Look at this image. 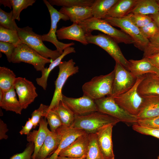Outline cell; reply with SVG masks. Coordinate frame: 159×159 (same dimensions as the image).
<instances>
[{
	"label": "cell",
	"instance_id": "27",
	"mask_svg": "<svg viewBox=\"0 0 159 159\" xmlns=\"http://www.w3.org/2000/svg\"><path fill=\"white\" fill-rule=\"evenodd\" d=\"M75 48L68 47L66 48L62 54L58 57L53 61L48 67H45L42 72V76L36 79L37 84L41 87L44 90H46L47 86V81L49 74L51 71L56 67L58 66L62 62V60L68 54L75 53Z\"/></svg>",
	"mask_w": 159,
	"mask_h": 159
},
{
	"label": "cell",
	"instance_id": "31",
	"mask_svg": "<svg viewBox=\"0 0 159 159\" xmlns=\"http://www.w3.org/2000/svg\"><path fill=\"white\" fill-rule=\"evenodd\" d=\"M52 110L58 115L63 125L67 127L72 126L74 121L75 115L62 100Z\"/></svg>",
	"mask_w": 159,
	"mask_h": 159
},
{
	"label": "cell",
	"instance_id": "28",
	"mask_svg": "<svg viewBox=\"0 0 159 159\" xmlns=\"http://www.w3.org/2000/svg\"><path fill=\"white\" fill-rule=\"evenodd\" d=\"M118 0H95L91 6L93 17L104 19L112 6Z\"/></svg>",
	"mask_w": 159,
	"mask_h": 159
},
{
	"label": "cell",
	"instance_id": "41",
	"mask_svg": "<svg viewBox=\"0 0 159 159\" xmlns=\"http://www.w3.org/2000/svg\"><path fill=\"white\" fill-rule=\"evenodd\" d=\"M139 29L143 35L148 39L154 37L159 33V28L153 21Z\"/></svg>",
	"mask_w": 159,
	"mask_h": 159
},
{
	"label": "cell",
	"instance_id": "43",
	"mask_svg": "<svg viewBox=\"0 0 159 159\" xmlns=\"http://www.w3.org/2000/svg\"><path fill=\"white\" fill-rule=\"evenodd\" d=\"M34 149V143L33 142H29L22 152L13 155L10 159H32Z\"/></svg>",
	"mask_w": 159,
	"mask_h": 159
},
{
	"label": "cell",
	"instance_id": "36",
	"mask_svg": "<svg viewBox=\"0 0 159 159\" xmlns=\"http://www.w3.org/2000/svg\"><path fill=\"white\" fill-rule=\"evenodd\" d=\"M0 26L17 32L19 27L13 18L12 10L7 12L0 9Z\"/></svg>",
	"mask_w": 159,
	"mask_h": 159
},
{
	"label": "cell",
	"instance_id": "7",
	"mask_svg": "<svg viewBox=\"0 0 159 159\" xmlns=\"http://www.w3.org/2000/svg\"><path fill=\"white\" fill-rule=\"evenodd\" d=\"M88 43L95 44L105 51L115 62H118L128 70L129 62L124 56L118 43L112 38L105 34L86 35Z\"/></svg>",
	"mask_w": 159,
	"mask_h": 159
},
{
	"label": "cell",
	"instance_id": "21",
	"mask_svg": "<svg viewBox=\"0 0 159 159\" xmlns=\"http://www.w3.org/2000/svg\"><path fill=\"white\" fill-rule=\"evenodd\" d=\"M42 117L39 123V127L37 130L30 132L27 135L26 140L29 142H33L34 149L32 159H36V156L42 145L48 133L50 130L47 127L48 124L46 119Z\"/></svg>",
	"mask_w": 159,
	"mask_h": 159
},
{
	"label": "cell",
	"instance_id": "32",
	"mask_svg": "<svg viewBox=\"0 0 159 159\" xmlns=\"http://www.w3.org/2000/svg\"><path fill=\"white\" fill-rule=\"evenodd\" d=\"M89 135V143L86 159H104L98 146L96 134Z\"/></svg>",
	"mask_w": 159,
	"mask_h": 159
},
{
	"label": "cell",
	"instance_id": "49",
	"mask_svg": "<svg viewBox=\"0 0 159 159\" xmlns=\"http://www.w3.org/2000/svg\"><path fill=\"white\" fill-rule=\"evenodd\" d=\"M159 28V12L153 14L149 15Z\"/></svg>",
	"mask_w": 159,
	"mask_h": 159
},
{
	"label": "cell",
	"instance_id": "51",
	"mask_svg": "<svg viewBox=\"0 0 159 159\" xmlns=\"http://www.w3.org/2000/svg\"><path fill=\"white\" fill-rule=\"evenodd\" d=\"M56 159H86V158H75L68 157L58 156Z\"/></svg>",
	"mask_w": 159,
	"mask_h": 159
},
{
	"label": "cell",
	"instance_id": "24",
	"mask_svg": "<svg viewBox=\"0 0 159 159\" xmlns=\"http://www.w3.org/2000/svg\"><path fill=\"white\" fill-rule=\"evenodd\" d=\"M138 0H118L109 10L107 16L121 18L127 16L135 7Z\"/></svg>",
	"mask_w": 159,
	"mask_h": 159
},
{
	"label": "cell",
	"instance_id": "10",
	"mask_svg": "<svg viewBox=\"0 0 159 159\" xmlns=\"http://www.w3.org/2000/svg\"><path fill=\"white\" fill-rule=\"evenodd\" d=\"M73 59L62 62L58 65L59 71L58 77L55 82V89L53 96L48 109H53L62 100L63 87L68 78L79 72V68L75 66Z\"/></svg>",
	"mask_w": 159,
	"mask_h": 159
},
{
	"label": "cell",
	"instance_id": "39",
	"mask_svg": "<svg viewBox=\"0 0 159 159\" xmlns=\"http://www.w3.org/2000/svg\"><path fill=\"white\" fill-rule=\"evenodd\" d=\"M128 15L132 22L139 28L145 26L153 21L149 15L139 13H130Z\"/></svg>",
	"mask_w": 159,
	"mask_h": 159
},
{
	"label": "cell",
	"instance_id": "22",
	"mask_svg": "<svg viewBox=\"0 0 159 159\" xmlns=\"http://www.w3.org/2000/svg\"><path fill=\"white\" fill-rule=\"evenodd\" d=\"M144 102L137 116L138 120L153 118L159 115V97H143Z\"/></svg>",
	"mask_w": 159,
	"mask_h": 159
},
{
	"label": "cell",
	"instance_id": "6",
	"mask_svg": "<svg viewBox=\"0 0 159 159\" xmlns=\"http://www.w3.org/2000/svg\"><path fill=\"white\" fill-rule=\"evenodd\" d=\"M98 111L111 116L120 122L137 123V116L132 115L119 105L111 95L105 96L94 100Z\"/></svg>",
	"mask_w": 159,
	"mask_h": 159
},
{
	"label": "cell",
	"instance_id": "42",
	"mask_svg": "<svg viewBox=\"0 0 159 159\" xmlns=\"http://www.w3.org/2000/svg\"><path fill=\"white\" fill-rule=\"evenodd\" d=\"M133 129L141 134L152 136L159 139V128H150L140 126L136 123L132 126Z\"/></svg>",
	"mask_w": 159,
	"mask_h": 159
},
{
	"label": "cell",
	"instance_id": "8",
	"mask_svg": "<svg viewBox=\"0 0 159 159\" xmlns=\"http://www.w3.org/2000/svg\"><path fill=\"white\" fill-rule=\"evenodd\" d=\"M104 19L113 26L120 28L132 39L135 46L143 51L149 43V39L143 35L140 29L132 22L128 15L121 18L107 16Z\"/></svg>",
	"mask_w": 159,
	"mask_h": 159
},
{
	"label": "cell",
	"instance_id": "45",
	"mask_svg": "<svg viewBox=\"0 0 159 159\" xmlns=\"http://www.w3.org/2000/svg\"><path fill=\"white\" fill-rule=\"evenodd\" d=\"M136 123L146 127L159 128V115L151 118L138 120Z\"/></svg>",
	"mask_w": 159,
	"mask_h": 159
},
{
	"label": "cell",
	"instance_id": "9",
	"mask_svg": "<svg viewBox=\"0 0 159 159\" xmlns=\"http://www.w3.org/2000/svg\"><path fill=\"white\" fill-rule=\"evenodd\" d=\"M143 76L137 78L133 87L126 92L113 97L115 102L121 107L135 115L139 113L144 102V98L138 93V88Z\"/></svg>",
	"mask_w": 159,
	"mask_h": 159
},
{
	"label": "cell",
	"instance_id": "16",
	"mask_svg": "<svg viewBox=\"0 0 159 159\" xmlns=\"http://www.w3.org/2000/svg\"><path fill=\"white\" fill-rule=\"evenodd\" d=\"M88 134L78 137L66 148L61 151L59 156L75 158H86L89 143Z\"/></svg>",
	"mask_w": 159,
	"mask_h": 159
},
{
	"label": "cell",
	"instance_id": "34",
	"mask_svg": "<svg viewBox=\"0 0 159 159\" xmlns=\"http://www.w3.org/2000/svg\"><path fill=\"white\" fill-rule=\"evenodd\" d=\"M95 0H49L51 5L71 7L75 6L91 7Z\"/></svg>",
	"mask_w": 159,
	"mask_h": 159
},
{
	"label": "cell",
	"instance_id": "25",
	"mask_svg": "<svg viewBox=\"0 0 159 159\" xmlns=\"http://www.w3.org/2000/svg\"><path fill=\"white\" fill-rule=\"evenodd\" d=\"M129 67L128 70L136 78L149 73H155V67L149 62L146 57L142 59L128 60Z\"/></svg>",
	"mask_w": 159,
	"mask_h": 159
},
{
	"label": "cell",
	"instance_id": "33",
	"mask_svg": "<svg viewBox=\"0 0 159 159\" xmlns=\"http://www.w3.org/2000/svg\"><path fill=\"white\" fill-rule=\"evenodd\" d=\"M0 41L13 44L16 47L22 43L16 31L0 26Z\"/></svg>",
	"mask_w": 159,
	"mask_h": 159
},
{
	"label": "cell",
	"instance_id": "20",
	"mask_svg": "<svg viewBox=\"0 0 159 159\" xmlns=\"http://www.w3.org/2000/svg\"><path fill=\"white\" fill-rule=\"evenodd\" d=\"M61 138L62 134L59 127L55 132L49 130L36 159H46L48 155L53 153L58 147Z\"/></svg>",
	"mask_w": 159,
	"mask_h": 159
},
{
	"label": "cell",
	"instance_id": "38",
	"mask_svg": "<svg viewBox=\"0 0 159 159\" xmlns=\"http://www.w3.org/2000/svg\"><path fill=\"white\" fill-rule=\"evenodd\" d=\"M149 40L148 43L143 51V57L159 53V33Z\"/></svg>",
	"mask_w": 159,
	"mask_h": 159
},
{
	"label": "cell",
	"instance_id": "46",
	"mask_svg": "<svg viewBox=\"0 0 159 159\" xmlns=\"http://www.w3.org/2000/svg\"><path fill=\"white\" fill-rule=\"evenodd\" d=\"M34 127V125L31 118H29L25 125L22 127V129L19 132L21 135H28L31 130Z\"/></svg>",
	"mask_w": 159,
	"mask_h": 159
},
{
	"label": "cell",
	"instance_id": "29",
	"mask_svg": "<svg viewBox=\"0 0 159 159\" xmlns=\"http://www.w3.org/2000/svg\"><path fill=\"white\" fill-rule=\"evenodd\" d=\"M159 12V5L155 0H139L130 13L150 15Z\"/></svg>",
	"mask_w": 159,
	"mask_h": 159
},
{
	"label": "cell",
	"instance_id": "2",
	"mask_svg": "<svg viewBox=\"0 0 159 159\" xmlns=\"http://www.w3.org/2000/svg\"><path fill=\"white\" fill-rule=\"evenodd\" d=\"M119 122L111 116L97 111L84 115L75 116L71 127L83 130L88 134L96 133L104 126L108 124L115 125Z\"/></svg>",
	"mask_w": 159,
	"mask_h": 159
},
{
	"label": "cell",
	"instance_id": "4",
	"mask_svg": "<svg viewBox=\"0 0 159 159\" xmlns=\"http://www.w3.org/2000/svg\"><path fill=\"white\" fill-rule=\"evenodd\" d=\"M17 32L22 43H24L35 51L43 57L54 61L62 54L57 49L52 50L44 44L42 35L36 34L32 28L27 26L19 28Z\"/></svg>",
	"mask_w": 159,
	"mask_h": 159
},
{
	"label": "cell",
	"instance_id": "30",
	"mask_svg": "<svg viewBox=\"0 0 159 159\" xmlns=\"http://www.w3.org/2000/svg\"><path fill=\"white\" fill-rule=\"evenodd\" d=\"M16 78L12 70L4 67H0V90L3 92L10 90L14 86Z\"/></svg>",
	"mask_w": 159,
	"mask_h": 159
},
{
	"label": "cell",
	"instance_id": "53",
	"mask_svg": "<svg viewBox=\"0 0 159 159\" xmlns=\"http://www.w3.org/2000/svg\"><path fill=\"white\" fill-rule=\"evenodd\" d=\"M158 4L159 5V0H156Z\"/></svg>",
	"mask_w": 159,
	"mask_h": 159
},
{
	"label": "cell",
	"instance_id": "17",
	"mask_svg": "<svg viewBox=\"0 0 159 159\" xmlns=\"http://www.w3.org/2000/svg\"><path fill=\"white\" fill-rule=\"evenodd\" d=\"M62 138L58 147L51 155L46 159H56L59 153L81 135L86 133L83 130L62 125L60 127Z\"/></svg>",
	"mask_w": 159,
	"mask_h": 159
},
{
	"label": "cell",
	"instance_id": "52",
	"mask_svg": "<svg viewBox=\"0 0 159 159\" xmlns=\"http://www.w3.org/2000/svg\"><path fill=\"white\" fill-rule=\"evenodd\" d=\"M154 70L155 73L159 76V68L155 67Z\"/></svg>",
	"mask_w": 159,
	"mask_h": 159
},
{
	"label": "cell",
	"instance_id": "15",
	"mask_svg": "<svg viewBox=\"0 0 159 159\" xmlns=\"http://www.w3.org/2000/svg\"><path fill=\"white\" fill-rule=\"evenodd\" d=\"M113 125L108 124L99 128L96 133L97 143L104 159H114L112 140Z\"/></svg>",
	"mask_w": 159,
	"mask_h": 159
},
{
	"label": "cell",
	"instance_id": "40",
	"mask_svg": "<svg viewBox=\"0 0 159 159\" xmlns=\"http://www.w3.org/2000/svg\"><path fill=\"white\" fill-rule=\"evenodd\" d=\"M49 105L41 104L39 107L32 113L31 118L34 125V128H35L39 122L42 117H45L48 110Z\"/></svg>",
	"mask_w": 159,
	"mask_h": 159
},
{
	"label": "cell",
	"instance_id": "47",
	"mask_svg": "<svg viewBox=\"0 0 159 159\" xmlns=\"http://www.w3.org/2000/svg\"><path fill=\"white\" fill-rule=\"evenodd\" d=\"M8 131L7 125L1 119L0 120V140L6 139L8 136L6 135Z\"/></svg>",
	"mask_w": 159,
	"mask_h": 159
},
{
	"label": "cell",
	"instance_id": "13",
	"mask_svg": "<svg viewBox=\"0 0 159 159\" xmlns=\"http://www.w3.org/2000/svg\"><path fill=\"white\" fill-rule=\"evenodd\" d=\"M62 101L75 116L84 115L98 111L95 100L84 95L79 98H74L62 94Z\"/></svg>",
	"mask_w": 159,
	"mask_h": 159
},
{
	"label": "cell",
	"instance_id": "50",
	"mask_svg": "<svg viewBox=\"0 0 159 159\" xmlns=\"http://www.w3.org/2000/svg\"><path fill=\"white\" fill-rule=\"evenodd\" d=\"M0 3L1 4L3 5L5 7H9L10 9L12 7L11 0H1Z\"/></svg>",
	"mask_w": 159,
	"mask_h": 159
},
{
	"label": "cell",
	"instance_id": "35",
	"mask_svg": "<svg viewBox=\"0 0 159 159\" xmlns=\"http://www.w3.org/2000/svg\"><path fill=\"white\" fill-rule=\"evenodd\" d=\"M36 1L35 0H11L14 19L20 21L21 11L28 6H32Z\"/></svg>",
	"mask_w": 159,
	"mask_h": 159
},
{
	"label": "cell",
	"instance_id": "48",
	"mask_svg": "<svg viewBox=\"0 0 159 159\" xmlns=\"http://www.w3.org/2000/svg\"><path fill=\"white\" fill-rule=\"evenodd\" d=\"M146 57L154 67L159 68V53L150 55Z\"/></svg>",
	"mask_w": 159,
	"mask_h": 159
},
{
	"label": "cell",
	"instance_id": "37",
	"mask_svg": "<svg viewBox=\"0 0 159 159\" xmlns=\"http://www.w3.org/2000/svg\"><path fill=\"white\" fill-rule=\"evenodd\" d=\"M44 117L47 119L52 132H55L62 125L59 116L53 110H48Z\"/></svg>",
	"mask_w": 159,
	"mask_h": 159
},
{
	"label": "cell",
	"instance_id": "54",
	"mask_svg": "<svg viewBox=\"0 0 159 159\" xmlns=\"http://www.w3.org/2000/svg\"><path fill=\"white\" fill-rule=\"evenodd\" d=\"M158 159H159V155L158 156Z\"/></svg>",
	"mask_w": 159,
	"mask_h": 159
},
{
	"label": "cell",
	"instance_id": "14",
	"mask_svg": "<svg viewBox=\"0 0 159 159\" xmlns=\"http://www.w3.org/2000/svg\"><path fill=\"white\" fill-rule=\"evenodd\" d=\"M14 87L23 109L27 108L38 96L36 88L33 83L25 78L16 77Z\"/></svg>",
	"mask_w": 159,
	"mask_h": 159
},
{
	"label": "cell",
	"instance_id": "26",
	"mask_svg": "<svg viewBox=\"0 0 159 159\" xmlns=\"http://www.w3.org/2000/svg\"><path fill=\"white\" fill-rule=\"evenodd\" d=\"M16 93L14 86L9 90L3 92L2 98L0 100V106L6 111L21 114L23 109L17 99Z\"/></svg>",
	"mask_w": 159,
	"mask_h": 159
},
{
	"label": "cell",
	"instance_id": "19",
	"mask_svg": "<svg viewBox=\"0 0 159 159\" xmlns=\"http://www.w3.org/2000/svg\"><path fill=\"white\" fill-rule=\"evenodd\" d=\"M56 35L59 39L75 40L84 45L88 44L83 29L77 23H73L70 26L62 27L57 30Z\"/></svg>",
	"mask_w": 159,
	"mask_h": 159
},
{
	"label": "cell",
	"instance_id": "12",
	"mask_svg": "<svg viewBox=\"0 0 159 159\" xmlns=\"http://www.w3.org/2000/svg\"><path fill=\"white\" fill-rule=\"evenodd\" d=\"M114 77L111 96L122 94L131 88L137 78L120 63L115 62Z\"/></svg>",
	"mask_w": 159,
	"mask_h": 159
},
{
	"label": "cell",
	"instance_id": "5",
	"mask_svg": "<svg viewBox=\"0 0 159 159\" xmlns=\"http://www.w3.org/2000/svg\"><path fill=\"white\" fill-rule=\"evenodd\" d=\"M52 60L45 58L29 47L21 43L16 46L12 54L11 62L14 63L21 62L33 65L37 71L42 72L47 63H51Z\"/></svg>",
	"mask_w": 159,
	"mask_h": 159
},
{
	"label": "cell",
	"instance_id": "23",
	"mask_svg": "<svg viewBox=\"0 0 159 159\" xmlns=\"http://www.w3.org/2000/svg\"><path fill=\"white\" fill-rule=\"evenodd\" d=\"M59 11L67 16L73 23L78 24L93 17L91 7H62Z\"/></svg>",
	"mask_w": 159,
	"mask_h": 159
},
{
	"label": "cell",
	"instance_id": "44",
	"mask_svg": "<svg viewBox=\"0 0 159 159\" xmlns=\"http://www.w3.org/2000/svg\"><path fill=\"white\" fill-rule=\"evenodd\" d=\"M15 47H16L12 44L0 42V51L6 55L9 62H11L12 54Z\"/></svg>",
	"mask_w": 159,
	"mask_h": 159
},
{
	"label": "cell",
	"instance_id": "11",
	"mask_svg": "<svg viewBox=\"0 0 159 159\" xmlns=\"http://www.w3.org/2000/svg\"><path fill=\"white\" fill-rule=\"evenodd\" d=\"M43 1L47 6L50 14L51 25L48 33L42 35V40L53 44L56 47L57 50L62 54L66 48L75 44L73 42L66 44L60 42L58 40L56 35L57 24L59 21L61 19L64 21L68 20L69 18L67 16L60 13L55 9L47 0H44Z\"/></svg>",
	"mask_w": 159,
	"mask_h": 159
},
{
	"label": "cell",
	"instance_id": "18",
	"mask_svg": "<svg viewBox=\"0 0 159 159\" xmlns=\"http://www.w3.org/2000/svg\"><path fill=\"white\" fill-rule=\"evenodd\" d=\"M138 91L142 97H159V76L155 73H149L144 75L138 85Z\"/></svg>",
	"mask_w": 159,
	"mask_h": 159
},
{
	"label": "cell",
	"instance_id": "1",
	"mask_svg": "<svg viewBox=\"0 0 159 159\" xmlns=\"http://www.w3.org/2000/svg\"><path fill=\"white\" fill-rule=\"evenodd\" d=\"M78 24L81 26L86 35L91 34L94 30H98L111 37L117 43L133 44V41L129 35L121 30L114 28L104 19L92 17Z\"/></svg>",
	"mask_w": 159,
	"mask_h": 159
},
{
	"label": "cell",
	"instance_id": "3",
	"mask_svg": "<svg viewBox=\"0 0 159 159\" xmlns=\"http://www.w3.org/2000/svg\"><path fill=\"white\" fill-rule=\"evenodd\" d=\"M114 77V71L108 74L95 76L85 83L82 89L83 95L95 100L111 95Z\"/></svg>",
	"mask_w": 159,
	"mask_h": 159
}]
</instances>
